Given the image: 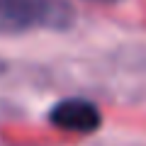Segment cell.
Here are the masks:
<instances>
[{"instance_id": "1", "label": "cell", "mask_w": 146, "mask_h": 146, "mask_svg": "<svg viewBox=\"0 0 146 146\" xmlns=\"http://www.w3.org/2000/svg\"><path fill=\"white\" fill-rule=\"evenodd\" d=\"M76 10L66 0H0V34L34 29L63 32L73 27Z\"/></svg>"}, {"instance_id": "2", "label": "cell", "mask_w": 146, "mask_h": 146, "mask_svg": "<svg viewBox=\"0 0 146 146\" xmlns=\"http://www.w3.org/2000/svg\"><path fill=\"white\" fill-rule=\"evenodd\" d=\"M49 122L51 127L71 134H93L102 127V115L98 105L83 98H68L56 102L49 110Z\"/></svg>"}, {"instance_id": "3", "label": "cell", "mask_w": 146, "mask_h": 146, "mask_svg": "<svg viewBox=\"0 0 146 146\" xmlns=\"http://www.w3.org/2000/svg\"><path fill=\"white\" fill-rule=\"evenodd\" d=\"M98 3H117V0H98Z\"/></svg>"}]
</instances>
